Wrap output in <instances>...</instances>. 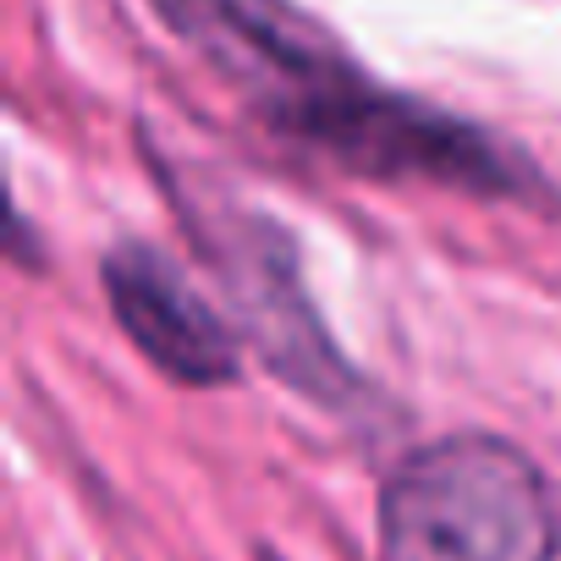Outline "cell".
<instances>
[{
	"label": "cell",
	"mask_w": 561,
	"mask_h": 561,
	"mask_svg": "<svg viewBox=\"0 0 561 561\" xmlns=\"http://www.w3.org/2000/svg\"><path fill=\"white\" fill-rule=\"evenodd\" d=\"M149 7L280 138H293L314 111L369 78L298 0H149Z\"/></svg>",
	"instance_id": "obj_4"
},
{
	"label": "cell",
	"mask_w": 561,
	"mask_h": 561,
	"mask_svg": "<svg viewBox=\"0 0 561 561\" xmlns=\"http://www.w3.org/2000/svg\"><path fill=\"white\" fill-rule=\"evenodd\" d=\"M165 182H171V198H176L209 275L220 280V293L231 304V325L259 353V364L287 391H298L342 419H358L369 402V380L342 358L336 336L325 331L320 309L309 304L293 231L253 204H237L226 193H198L171 171H165Z\"/></svg>",
	"instance_id": "obj_2"
},
{
	"label": "cell",
	"mask_w": 561,
	"mask_h": 561,
	"mask_svg": "<svg viewBox=\"0 0 561 561\" xmlns=\"http://www.w3.org/2000/svg\"><path fill=\"white\" fill-rule=\"evenodd\" d=\"M105 298L133 347L182 386H226L242 364V331L204 304L187 270L154 242H116L105 253Z\"/></svg>",
	"instance_id": "obj_5"
},
{
	"label": "cell",
	"mask_w": 561,
	"mask_h": 561,
	"mask_svg": "<svg viewBox=\"0 0 561 561\" xmlns=\"http://www.w3.org/2000/svg\"><path fill=\"white\" fill-rule=\"evenodd\" d=\"M561 539L545 473L495 435H446L380 490L386 561H550Z\"/></svg>",
	"instance_id": "obj_1"
},
{
	"label": "cell",
	"mask_w": 561,
	"mask_h": 561,
	"mask_svg": "<svg viewBox=\"0 0 561 561\" xmlns=\"http://www.w3.org/2000/svg\"><path fill=\"white\" fill-rule=\"evenodd\" d=\"M293 144L336 160L353 176L380 182H435L473 198H528L539 187L534 160L506 149L495 133L413 94H391L375 78L353 83L325 111H314L293 133Z\"/></svg>",
	"instance_id": "obj_3"
}]
</instances>
